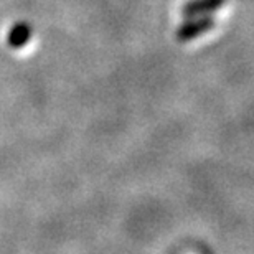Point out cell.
Segmentation results:
<instances>
[{"label":"cell","mask_w":254,"mask_h":254,"mask_svg":"<svg viewBox=\"0 0 254 254\" xmlns=\"http://www.w3.org/2000/svg\"><path fill=\"white\" fill-rule=\"evenodd\" d=\"M215 18L213 17H191L189 22L182 23L175 32V38L179 42H190V40L200 37V35L210 32L211 28H215Z\"/></svg>","instance_id":"obj_1"},{"label":"cell","mask_w":254,"mask_h":254,"mask_svg":"<svg viewBox=\"0 0 254 254\" xmlns=\"http://www.w3.org/2000/svg\"><path fill=\"white\" fill-rule=\"evenodd\" d=\"M226 3V0H190L182 7L180 13L182 17L191 18V17H200V15H206L218 10L220 7Z\"/></svg>","instance_id":"obj_2"},{"label":"cell","mask_w":254,"mask_h":254,"mask_svg":"<svg viewBox=\"0 0 254 254\" xmlns=\"http://www.w3.org/2000/svg\"><path fill=\"white\" fill-rule=\"evenodd\" d=\"M33 37L32 25L27 22H18L12 25V28L7 33V45L10 48H23Z\"/></svg>","instance_id":"obj_3"}]
</instances>
